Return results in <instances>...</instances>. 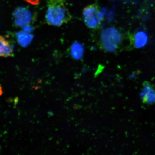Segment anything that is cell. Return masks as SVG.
<instances>
[{
  "label": "cell",
  "mask_w": 155,
  "mask_h": 155,
  "mask_svg": "<svg viewBox=\"0 0 155 155\" xmlns=\"http://www.w3.org/2000/svg\"><path fill=\"white\" fill-rule=\"evenodd\" d=\"M17 41L21 45L25 47L31 42L33 36L29 32L22 31L16 34Z\"/></svg>",
  "instance_id": "8"
},
{
  "label": "cell",
  "mask_w": 155,
  "mask_h": 155,
  "mask_svg": "<svg viewBox=\"0 0 155 155\" xmlns=\"http://www.w3.org/2000/svg\"><path fill=\"white\" fill-rule=\"evenodd\" d=\"M13 55V48L9 41L0 35V57H8Z\"/></svg>",
  "instance_id": "5"
},
{
  "label": "cell",
  "mask_w": 155,
  "mask_h": 155,
  "mask_svg": "<svg viewBox=\"0 0 155 155\" xmlns=\"http://www.w3.org/2000/svg\"><path fill=\"white\" fill-rule=\"evenodd\" d=\"M70 53L71 57L75 60L81 59L84 53V48L82 44L75 42L71 45L70 48Z\"/></svg>",
  "instance_id": "7"
},
{
  "label": "cell",
  "mask_w": 155,
  "mask_h": 155,
  "mask_svg": "<svg viewBox=\"0 0 155 155\" xmlns=\"http://www.w3.org/2000/svg\"><path fill=\"white\" fill-rule=\"evenodd\" d=\"M15 25L18 27L29 26L32 20V14L30 9L26 7H18L13 13Z\"/></svg>",
  "instance_id": "4"
},
{
  "label": "cell",
  "mask_w": 155,
  "mask_h": 155,
  "mask_svg": "<svg viewBox=\"0 0 155 155\" xmlns=\"http://www.w3.org/2000/svg\"><path fill=\"white\" fill-rule=\"evenodd\" d=\"M3 94V91L2 89L1 84H0V96L2 95Z\"/></svg>",
  "instance_id": "9"
},
{
  "label": "cell",
  "mask_w": 155,
  "mask_h": 155,
  "mask_svg": "<svg viewBox=\"0 0 155 155\" xmlns=\"http://www.w3.org/2000/svg\"><path fill=\"white\" fill-rule=\"evenodd\" d=\"M72 19L65 4V0H48L45 15L46 23L54 26H61Z\"/></svg>",
  "instance_id": "1"
},
{
  "label": "cell",
  "mask_w": 155,
  "mask_h": 155,
  "mask_svg": "<svg viewBox=\"0 0 155 155\" xmlns=\"http://www.w3.org/2000/svg\"><path fill=\"white\" fill-rule=\"evenodd\" d=\"M121 40L122 35L119 30L114 27H108L101 34L99 45L104 51L114 52L119 48Z\"/></svg>",
  "instance_id": "2"
},
{
  "label": "cell",
  "mask_w": 155,
  "mask_h": 155,
  "mask_svg": "<svg viewBox=\"0 0 155 155\" xmlns=\"http://www.w3.org/2000/svg\"><path fill=\"white\" fill-rule=\"evenodd\" d=\"M83 21L89 28L97 30L101 28L104 21V15L97 4L87 6L83 11Z\"/></svg>",
  "instance_id": "3"
},
{
  "label": "cell",
  "mask_w": 155,
  "mask_h": 155,
  "mask_svg": "<svg viewBox=\"0 0 155 155\" xmlns=\"http://www.w3.org/2000/svg\"><path fill=\"white\" fill-rule=\"evenodd\" d=\"M133 44L136 48H140L143 47L148 41V37L146 32L139 31L136 33L133 37Z\"/></svg>",
  "instance_id": "6"
}]
</instances>
